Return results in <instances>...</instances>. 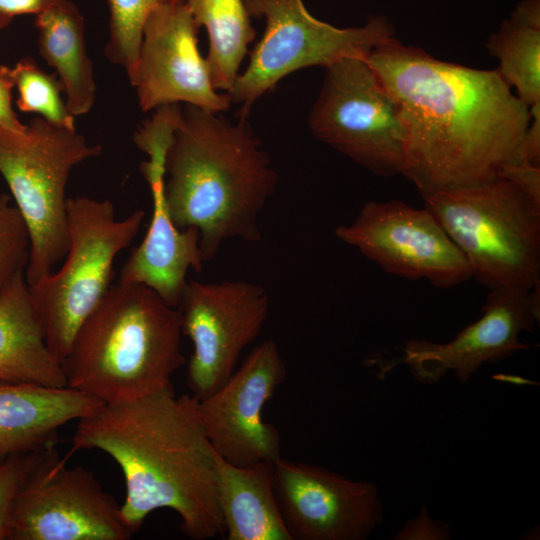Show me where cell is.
Returning <instances> with one entry per match:
<instances>
[{
    "label": "cell",
    "mask_w": 540,
    "mask_h": 540,
    "mask_svg": "<svg viewBox=\"0 0 540 540\" xmlns=\"http://www.w3.org/2000/svg\"><path fill=\"white\" fill-rule=\"evenodd\" d=\"M406 130L401 174L423 198L498 177L521 159L530 110L497 69L439 60L394 36L366 58Z\"/></svg>",
    "instance_id": "obj_1"
},
{
    "label": "cell",
    "mask_w": 540,
    "mask_h": 540,
    "mask_svg": "<svg viewBox=\"0 0 540 540\" xmlns=\"http://www.w3.org/2000/svg\"><path fill=\"white\" fill-rule=\"evenodd\" d=\"M71 453L98 449L120 467L126 496L120 514L132 534L153 511L167 508L195 540L225 536L218 500L217 456L197 418L192 395L173 386L104 404L78 420Z\"/></svg>",
    "instance_id": "obj_2"
},
{
    "label": "cell",
    "mask_w": 540,
    "mask_h": 540,
    "mask_svg": "<svg viewBox=\"0 0 540 540\" xmlns=\"http://www.w3.org/2000/svg\"><path fill=\"white\" fill-rule=\"evenodd\" d=\"M186 104L164 155L163 196L180 229L195 228L205 262L224 241L261 239L258 218L278 175L248 119Z\"/></svg>",
    "instance_id": "obj_3"
},
{
    "label": "cell",
    "mask_w": 540,
    "mask_h": 540,
    "mask_svg": "<svg viewBox=\"0 0 540 540\" xmlns=\"http://www.w3.org/2000/svg\"><path fill=\"white\" fill-rule=\"evenodd\" d=\"M181 336L177 308L143 284L119 281L74 336L62 361L67 386L104 404L168 388L186 362Z\"/></svg>",
    "instance_id": "obj_4"
},
{
    "label": "cell",
    "mask_w": 540,
    "mask_h": 540,
    "mask_svg": "<svg viewBox=\"0 0 540 540\" xmlns=\"http://www.w3.org/2000/svg\"><path fill=\"white\" fill-rule=\"evenodd\" d=\"M423 200L479 283L490 290L540 283V204L511 181L497 177Z\"/></svg>",
    "instance_id": "obj_5"
},
{
    "label": "cell",
    "mask_w": 540,
    "mask_h": 540,
    "mask_svg": "<svg viewBox=\"0 0 540 540\" xmlns=\"http://www.w3.org/2000/svg\"><path fill=\"white\" fill-rule=\"evenodd\" d=\"M76 129L33 118L23 132L0 127V173L28 231V286L47 277L68 249L66 185L72 169L98 156Z\"/></svg>",
    "instance_id": "obj_6"
},
{
    "label": "cell",
    "mask_w": 540,
    "mask_h": 540,
    "mask_svg": "<svg viewBox=\"0 0 540 540\" xmlns=\"http://www.w3.org/2000/svg\"><path fill=\"white\" fill-rule=\"evenodd\" d=\"M68 249L59 270L28 286L46 342L61 361L80 325L111 287L113 264L142 225L144 210L116 219L109 200L67 199Z\"/></svg>",
    "instance_id": "obj_7"
},
{
    "label": "cell",
    "mask_w": 540,
    "mask_h": 540,
    "mask_svg": "<svg viewBox=\"0 0 540 540\" xmlns=\"http://www.w3.org/2000/svg\"><path fill=\"white\" fill-rule=\"evenodd\" d=\"M243 1L250 17L265 18L266 28L250 52L247 68L226 92L231 104L240 105L241 120L248 119L254 103L289 74L344 58L366 59L394 36L392 23L381 15L360 27L338 28L311 15L302 0Z\"/></svg>",
    "instance_id": "obj_8"
},
{
    "label": "cell",
    "mask_w": 540,
    "mask_h": 540,
    "mask_svg": "<svg viewBox=\"0 0 540 540\" xmlns=\"http://www.w3.org/2000/svg\"><path fill=\"white\" fill-rule=\"evenodd\" d=\"M308 126L320 141L378 176L401 174L406 130L396 103L366 59L325 67Z\"/></svg>",
    "instance_id": "obj_9"
},
{
    "label": "cell",
    "mask_w": 540,
    "mask_h": 540,
    "mask_svg": "<svg viewBox=\"0 0 540 540\" xmlns=\"http://www.w3.org/2000/svg\"><path fill=\"white\" fill-rule=\"evenodd\" d=\"M40 450L15 496L9 540H127L120 505L88 469Z\"/></svg>",
    "instance_id": "obj_10"
},
{
    "label": "cell",
    "mask_w": 540,
    "mask_h": 540,
    "mask_svg": "<svg viewBox=\"0 0 540 540\" xmlns=\"http://www.w3.org/2000/svg\"><path fill=\"white\" fill-rule=\"evenodd\" d=\"M177 309L182 334L193 344L187 385L193 397L203 399L228 380L243 349L262 331L269 296L247 281L188 280Z\"/></svg>",
    "instance_id": "obj_11"
},
{
    "label": "cell",
    "mask_w": 540,
    "mask_h": 540,
    "mask_svg": "<svg viewBox=\"0 0 540 540\" xmlns=\"http://www.w3.org/2000/svg\"><path fill=\"white\" fill-rule=\"evenodd\" d=\"M335 234L385 272L405 279L450 288L472 278L463 253L425 206L368 201L353 222L338 226Z\"/></svg>",
    "instance_id": "obj_12"
},
{
    "label": "cell",
    "mask_w": 540,
    "mask_h": 540,
    "mask_svg": "<svg viewBox=\"0 0 540 540\" xmlns=\"http://www.w3.org/2000/svg\"><path fill=\"white\" fill-rule=\"evenodd\" d=\"M287 377L277 343L256 346L215 392L194 398L199 423L213 450L227 462L274 464L281 458L278 429L263 419V409Z\"/></svg>",
    "instance_id": "obj_13"
},
{
    "label": "cell",
    "mask_w": 540,
    "mask_h": 540,
    "mask_svg": "<svg viewBox=\"0 0 540 540\" xmlns=\"http://www.w3.org/2000/svg\"><path fill=\"white\" fill-rule=\"evenodd\" d=\"M186 0L162 5L146 18L130 83L143 112L185 104L220 113L231 106L212 84L198 49L199 31Z\"/></svg>",
    "instance_id": "obj_14"
},
{
    "label": "cell",
    "mask_w": 540,
    "mask_h": 540,
    "mask_svg": "<svg viewBox=\"0 0 540 540\" xmlns=\"http://www.w3.org/2000/svg\"><path fill=\"white\" fill-rule=\"evenodd\" d=\"M273 480L292 540H362L382 519L378 489L371 482L282 457L273 464Z\"/></svg>",
    "instance_id": "obj_15"
},
{
    "label": "cell",
    "mask_w": 540,
    "mask_h": 540,
    "mask_svg": "<svg viewBox=\"0 0 540 540\" xmlns=\"http://www.w3.org/2000/svg\"><path fill=\"white\" fill-rule=\"evenodd\" d=\"M539 284L531 290L491 289L483 315L447 343L409 340L399 362L420 382L433 384L448 371L465 383L484 363L507 359L529 346L519 340L533 331L540 316Z\"/></svg>",
    "instance_id": "obj_16"
},
{
    "label": "cell",
    "mask_w": 540,
    "mask_h": 540,
    "mask_svg": "<svg viewBox=\"0 0 540 540\" xmlns=\"http://www.w3.org/2000/svg\"><path fill=\"white\" fill-rule=\"evenodd\" d=\"M163 163V158L151 157L141 164L152 195V217L143 241L123 265L119 281L143 284L177 308L188 281L187 272H201L204 261L199 231L176 227L167 212Z\"/></svg>",
    "instance_id": "obj_17"
},
{
    "label": "cell",
    "mask_w": 540,
    "mask_h": 540,
    "mask_svg": "<svg viewBox=\"0 0 540 540\" xmlns=\"http://www.w3.org/2000/svg\"><path fill=\"white\" fill-rule=\"evenodd\" d=\"M103 405L68 386L0 382V463L55 444L60 427Z\"/></svg>",
    "instance_id": "obj_18"
},
{
    "label": "cell",
    "mask_w": 540,
    "mask_h": 540,
    "mask_svg": "<svg viewBox=\"0 0 540 540\" xmlns=\"http://www.w3.org/2000/svg\"><path fill=\"white\" fill-rule=\"evenodd\" d=\"M0 382L67 386L62 363L34 311L25 274L16 277L0 300Z\"/></svg>",
    "instance_id": "obj_19"
},
{
    "label": "cell",
    "mask_w": 540,
    "mask_h": 540,
    "mask_svg": "<svg viewBox=\"0 0 540 540\" xmlns=\"http://www.w3.org/2000/svg\"><path fill=\"white\" fill-rule=\"evenodd\" d=\"M218 500L228 540H292L274 490L273 464L237 466L217 453Z\"/></svg>",
    "instance_id": "obj_20"
},
{
    "label": "cell",
    "mask_w": 540,
    "mask_h": 540,
    "mask_svg": "<svg viewBox=\"0 0 540 540\" xmlns=\"http://www.w3.org/2000/svg\"><path fill=\"white\" fill-rule=\"evenodd\" d=\"M35 26L39 53L55 69L68 110L73 116L87 114L95 102L96 82L78 7L70 0H58L35 15Z\"/></svg>",
    "instance_id": "obj_21"
},
{
    "label": "cell",
    "mask_w": 540,
    "mask_h": 540,
    "mask_svg": "<svg viewBox=\"0 0 540 540\" xmlns=\"http://www.w3.org/2000/svg\"><path fill=\"white\" fill-rule=\"evenodd\" d=\"M499 60L497 71L517 97L531 107L540 102V0H523L484 44Z\"/></svg>",
    "instance_id": "obj_22"
},
{
    "label": "cell",
    "mask_w": 540,
    "mask_h": 540,
    "mask_svg": "<svg viewBox=\"0 0 540 540\" xmlns=\"http://www.w3.org/2000/svg\"><path fill=\"white\" fill-rule=\"evenodd\" d=\"M199 28L207 30L205 58L213 87L227 92L239 74L248 46L256 37L243 0H186Z\"/></svg>",
    "instance_id": "obj_23"
},
{
    "label": "cell",
    "mask_w": 540,
    "mask_h": 540,
    "mask_svg": "<svg viewBox=\"0 0 540 540\" xmlns=\"http://www.w3.org/2000/svg\"><path fill=\"white\" fill-rule=\"evenodd\" d=\"M11 70L20 111L37 113L53 125L76 129L75 116L62 99L64 89L58 77L46 73L30 57L18 61Z\"/></svg>",
    "instance_id": "obj_24"
},
{
    "label": "cell",
    "mask_w": 540,
    "mask_h": 540,
    "mask_svg": "<svg viewBox=\"0 0 540 540\" xmlns=\"http://www.w3.org/2000/svg\"><path fill=\"white\" fill-rule=\"evenodd\" d=\"M184 0H107L109 40L104 53L109 61L133 74L142 41L143 26L157 7Z\"/></svg>",
    "instance_id": "obj_25"
},
{
    "label": "cell",
    "mask_w": 540,
    "mask_h": 540,
    "mask_svg": "<svg viewBox=\"0 0 540 540\" xmlns=\"http://www.w3.org/2000/svg\"><path fill=\"white\" fill-rule=\"evenodd\" d=\"M30 241L26 225L11 197L0 195V300L20 274H25Z\"/></svg>",
    "instance_id": "obj_26"
},
{
    "label": "cell",
    "mask_w": 540,
    "mask_h": 540,
    "mask_svg": "<svg viewBox=\"0 0 540 540\" xmlns=\"http://www.w3.org/2000/svg\"><path fill=\"white\" fill-rule=\"evenodd\" d=\"M40 450L13 455L0 463V540L9 538L15 496Z\"/></svg>",
    "instance_id": "obj_27"
},
{
    "label": "cell",
    "mask_w": 540,
    "mask_h": 540,
    "mask_svg": "<svg viewBox=\"0 0 540 540\" xmlns=\"http://www.w3.org/2000/svg\"><path fill=\"white\" fill-rule=\"evenodd\" d=\"M498 177L511 181L535 203L540 204V165L521 159L503 167Z\"/></svg>",
    "instance_id": "obj_28"
},
{
    "label": "cell",
    "mask_w": 540,
    "mask_h": 540,
    "mask_svg": "<svg viewBox=\"0 0 540 540\" xmlns=\"http://www.w3.org/2000/svg\"><path fill=\"white\" fill-rule=\"evenodd\" d=\"M14 87L11 68L0 65V127L23 132L27 125L21 123L12 108L11 92Z\"/></svg>",
    "instance_id": "obj_29"
},
{
    "label": "cell",
    "mask_w": 540,
    "mask_h": 540,
    "mask_svg": "<svg viewBox=\"0 0 540 540\" xmlns=\"http://www.w3.org/2000/svg\"><path fill=\"white\" fill-rule=\"evenodd\" d=\"M58 0H0V30L7 28L20 15H37Z\"/></svg>",
    "instance_id": "obj_30"
},
{
    "label": "cell",
    "mask_w": 540,
    "mask_h": 540,
    "mask_svg": "<svg viewBox=\"0 0 540 540\" xmlns=\"http://www.w3.org/2000/svg\"><path fill=\"white\" fill-rule=\"evenodd\" d=\"M447 530L439 527L429 519L426 509L413 521L407 522L404 529L398 533L399 539H445Z\"/></svg>",
    "instance_id": "obj_31"
},
{
    "label": "cell",
    "mask_w": 540,
    "mask_h": 540,
    "mask_svg": "<svg viewBox=\"0 0 540 540\" xmlns=\"http://www.w3.org/2000/svg\"><path fill=\"white\" fill-rule=\"evenodd\" d=\"M493 379L500 382H507L513 385H537L536 382L526 379L519 375L507 374V373H498L492 376Z\"/></svg>",
    "instance_id": "obj_32"
}]
</instances>
